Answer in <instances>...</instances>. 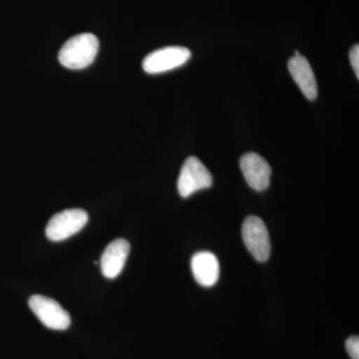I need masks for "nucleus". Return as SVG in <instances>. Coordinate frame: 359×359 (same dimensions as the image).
Returning a JSON list of instances; mask_svg holds the SVG:
<instances>
[{
    "mask_svg": "<svg viewBox=\"0 0 359 359\" xmlns=\"http://www.w3.org/2000/svg\"><path fill=\"white\" fill-rule=\"evenodd\" d=\"M98 51L99 40L95 35L82 33L65 42L59 51V62L69 69H84L93 63Z\"/></svg>",
    "mask_w": 359,
    "mask_h": 359,
    "instance_id": "f257e3e1",
    "label": "nucleus"
},
{
    "mask_svg": "<svg viewBox=\"0 0 359 359\" xmlns=\"http://www.w3.org/2000/svg\"><path fill=\"white\" fill-rule=\"evenodd\" d=\"M88 214L81 209H69L54 215L45 229L52 242H61L76 235L88 223Z\"/></svg>",
    "mask_w": 359,
    "mask_h": 359,
    "instance_id": "f03ea898",
    "label": "nucleus"
},
{
    "mask_svg": "<svg viewBox=\"0 0 359 359\" xmlns=\"http://www.w3.org/2000/svg\"><path fill=\"white\" fill-rule=\"evenodd\" d=\"M242 235L250 255L261 263L268 261L271 256V240L263 219L256 216L248 217L243 224Z\"/></svg>",
    "mask_w": 359,
    "mask_h": 359,
    "instance_id": "7ed1b4c3",
    "label": "nucleus"
},
{
    "mask_svg": "<svg viewBox=\"0 0 359 359\" xmlns=\"http://www.w3.org/2000/svg\"><path fill=\"white\" fill-rule=\"evenodd\" d=\"M212 177L207 167L197 157H189L184 163L178 179L180 196L188 198L198 191L210 188Z\"/></svg>",
    "mask_w": 359,
    "mask_h": 359,
    "instance_id": "20e7f679",
    "label": "nucleus"
},
{
    "mask_svg": "<svg viewBox=\"0 0 359 359\" xmlns=\"http://www.w3.org/2000/svg\"><path fill=\"white\" fill-rule=\"evenodd\" d=\"M191 51L183 46H168L148 54L143 60V69L149 74H160L176 69L190 60Z\"/></svg>",
    "mask_w": 359,
    "mask_h": 359,
    "instance_id": "39448f33",
    "label": "nucleus"
},
{
    "mask_svg": "<svg viewBox=\"0 0 359 359\" xmlns=\"http://www.w3.org/2000/svg\"><path fill=\"white\" fill-rule=\"evenodd\" d=\"M29 308L37 318L53 330H66L71 325L69 313L57 302L44 295L34 294L28 301Z\"/></svg>",
    "mask_w": 359,
    "mask_h": 359,
    "instance_id": "423d86ee",
    "label": "nucleus"
},
{
    "mask_svg": "<svg viewBox=\"0 0 359 359\" xmlns=\"http://www.w3.org/2000/svg\"><path fill=\"white\" fill-rule=\"evenodd\" d=\"M240 166L250 188L257 192H263L269 188L271 168L261 155L247 153L241 158Z\"/></svg>",
    "mask_w": 359,
    "mask_h": 359,
    "instance_id": "0eeeda50",
    "label": "nucleus"
},
{
    "mask_svg": "<svg viewBox=\"0 0 359 359\" xmlns=\"http://www.w3.org/2000/svg\"><path fill=\"white\" fill-rule=\"evenodd\" d=\"M129 252L130 244L125 238H117L111 242L100 259L103 276L109 280L117 278L124 269Z\"/></svg>",
    "mask_w": 359,
    "mask_h": 359,
    "instance_id": "6e6552de",
    "label": "nucleus"
},
{
    "mask_svg": "<svg viewBox=\"0 0 359 359\" xmlns=\"http://www.w3.org/2000/svg\"><path fill=\"white\" fill-rule=\"evenodd\" d=\"M289 70L290 75L294 78L295 83L302 90L304 95L309 100H314L318 97V84L313 68L308 59L302 56L299 52H295L294 57L290 59Z\"/></svg>",
    "mask_w": 359,
    "mask_h": 359,
    "instance_id": "1a4fd4ad",
    "label": "nucleus"
},
{
    "mask_svg": "<svg viewBox=\"0 0 359 359\" xmlns=\"http://www.w3.org/2000/svg\"><path fill=\"white\" fill-rule=\"evenodd\" d=\"M191 269L194 278L202 287H214L219 280V264L217 257L212 252H199L194 255Z\"/></svg>",
    "mask_w": 359,
    "mask_h": 359,
    "instance_id": "9d476101",
    "label": "nucleus"
},
{
    "mask_svg": "<svg viewBox=\"0 0 359 359\" xmlns=\"http://www.w3.org/2000/svg\"><path fill=\"white\" fill-rule=\"evenodd\" d=\"M346 347L347 353L349 354L351 359H359V339L358 337H349L348 339H346Z\"/></svg>",
    "mask_w": 359,
    "mask_h": 359,
    "instance_id": "9b49d317",
    "label": "nucleus"
},
{
    "mask_svg": "<svg viewBox=\"0 0 359 359\" xmlns=\"http://www.w3.org/2000/svg\"><path fill=\"white\" fill-rule=\"evenodd\" d=\"M349 59H351V66H353L356 77L359 78V46L358 44L354 45L349 52Z\"/></svg>",
    "mask_w": 359,
    "mask_h": 359,
    "instance_id": "f8f14e48",
    "label": "nucleus"
}]
</instances>
